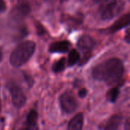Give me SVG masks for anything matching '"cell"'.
Instances as JSON below:
<instances>
[{
  "label": "cell",
  "mask_w": 130,
  "mask_h": 130,
  "mask_svg": "<svg viewBox=\"0 0 130 130\" xmlns=\"http://www.w3.org/2000/svg\"><path fill=\"white\" fill-rule=\"evenodd\" d=\"M84 123V116L82 113L76 114L69 123L68 129L80 130L83 127Z\"/></svg>",
  "instance_id": "obj_9"
},
{
  "label": "cell",
  "mask_w": 130,
  "mask_h": 130,
  "mask_svg": "<svg viewBox=\"0 0 130 130\" xmlns=\"http://www.w3.org/2000/svg\"><path fill=\"white\" fill-rule=\"evenodd\" d=\"M80 59V54L76 50H72L69 54V59H68V66L72 67L75 66Z\"/></svg>",
  "instance_id": "obj_14"
},
{
  "label": "cell",
  "mask_w": 130,
  "mask_h": 130,
  "mask_svg": "<svg viewBox=\"0 0 130 130\" xmlns=\"http://www.w3.org/2000/svg\"><path fill=\"white\" fill-rule=\"evenodd\" d=\"M123 6L122 0H102L99 7L101 18L104 20H110L122 11Z\"/></svg>",
  "instance_id": "obj_3"
},
{
  "label": "cell",
  "mask_w": 130,
  "mask_h": 130,
  "mask_svg": "<svg viewBox=\"0 0 130 130\" xmlns=\"http://www.w3.org/2000/svg\"><path fill=\"white\" fill-rule=\"evenodd\" d=\"M70 43L67 40L57 41L51 43L49 46V52L52 53H63L69 51Z\"/></svg>",
  "instance_id": "obj_7"
},
{
  "label": "cell",
  "mask_w": 130,
  "mask_h": 130,
  "mask_svg": "<svg viewBox=\"0 0 130 130\" xmlns=\"http://www.w3.org/2000/svg\"><path fill=\"white\" fill-rule=\"evenodd\" d=\"M123 117L120 115H113L112 116L109 120L106 123L104 129L107 130H114L117 129L121 124Z\"/></svg>",
  "instance_id": "obj_11"
},
{
  "label": "cell",
  "mask_w": 130,
  "mask_h": 130,
  "mask_svg": "<svg viewBox=\"0 0 130 130\" xmlns=\"http://www.w3.org/2000/svg\"><path fill=\"white\" fill-rule=\"evenodd\" d=\"M126 124V129H129V120H127Z\"/></svg>",
  "instance_id": "obj_19"
},
{
  "label": "cell",
  "mask_w": 130,
  "mask_h": 130,
  "mask_svg": "<svg viewBox=\"0 0 130 130\" xmlns=\"http://www.w3.org/2000/svg\"><path fill=\"white\" fill-rule=\"evenodd\" d=\"M66 66V59L62 57L53 63V65L52 66V71L55 73H59L65 69Z\"/></svg>",
  "instance_id": "obj_13"
},
{
  "label": "cell",
  "mask_w": 130,
  "mask_h": 130,
  "mask_svg": "<svg viewBox=\"0 0 130 130\" xmlns=\"http://www.w3.org/2000/svg\"><path fill=\"white\" fill-rule=\"evenodd\" d=\"M59 100L62 111L66 114L72 113L78 108V101L75 95L71 91H68L62 93Z\"/></svg>",
  "instance_id": "obj_4"
},
{
  "label": "cell",
  "mask_w": 130,
  "mask_h": 130,
  "mask_svg": "<svg viewBox=\"0 0 130 130\" xmlns=\"http://www.w3.org/2000/svg\"><path fill=\"white\" fill-rule=\"evenodd\" d=\"M130 33H129V28L128 27L126 31V36H125V40L126 41L127 43H130Z\"/></svg>",
  "instance_id": "obj_18"
},
{
  "label": "cell",
  "mask_w": 130,
  "mask_h": 130,
  "mask_svg": "<svg viewBox=\"0 0 130 130\" xmlns=\"http://www.w3.org/2000/svg\"><path fill=\"white\" fill-rule=\"evenodd\" d=\"M102 0H94V2H96V3H98V2H101Z\"/></svg>",
  "instance_id": "obj_21"
},
{
  "label": "cell",
  "mask_w": 130,
  "mask_h": 130,
  "mask_svg": "<svg viewBox=\"0 0 130 130\" xmlns=\"http://www.w3.org/2000/svg\"><path fill=\"white\" fill-rule=\"evenodd\" d=\"M35 48L36 44L31 40H26L18 44L10 56L11 65L16 68L24 65L34 53Z\"/></svg>",
  "instance_id": "obj_2"
},
{
  "label": "cell",
  "mask_w": 130,
  "mask_h": 130,
  "mask_svg": "<svg viewBox=\"0 0 130 130\" xmlns=\"http://www.w3.org/2000/svg\"><path fill=\"white\" fill-rule=\"evenodd\" d=\"M0 110H1V103H0Z\"/></svg>",
  "instance_id": "obj_22"
},
{
  "label": "cell",
  "mask_w": 130,
  "mask_h": 130,
  "mask_svg": "<svg viewBox=\"0 0 130 130\" xmlns=\"http://www.w3.org/2000/svg\"><path fill=\"white\" fill-rule=\"evenodd\" d=\"M2 51H1V50H0V62H2Z\"/></svg>",
  "instance_id": "obj_20"
},
{
  "label": "cell",
  "mask_w": 130,
  "mask_h": 130,
  "mask_svg": "<svg viewBox=\"0 0 130 130\" xmlns=\"http://www.w3.org/2000/svg\"><path fill=\"white\" fill-rule=\"evenodd\" d=\"M9 91L11 93L13 105L17 108L22 107L25 104L27 98L21 88L16 85H11L9 86Z\"/></svg>",
  "instance_id": "obj_5"
},
{
  "label": "cell",
  "mask_w": 130,
  "mask_h": 130,
  "mask_svg": "<svg viewBox=\"0 0 130 130\" xmlns=\"http://www.w3.org/2000/svg\"><path fill=\"white\" fill-rule=\"evenodd\" d=\"M124 73L123 62L118 58L109 59L94 67L92 76L97 81L111 85L120 82Z\"/></svg>",
  "instance_id": "obj_1"
},
{
  "label": "cell",
  "mask_w": 130,
  "mask_h": 130,
  "mask_svg": "<svg viewBox=\"0 0 130 130\" xmlns=\"http://www.w3.org/2000/svg\"><path fill=\"white\" fill-rule=\"evenodd\" d=\"M6 10V4L4 0H0V12H4Z\"/></svg>",
  "instance_id": "obj_17"
},
{
  "label": "cell",
  "mask_w": 130,
  "mask_h": 130,
  "mask_svg": "<svg viewBox=\"0 0 130 130\" xmlns=\"http://www.w3.org/2000/svg\"><path fill=\"white\" fill-rule=\"evenodd\" d=\"M77 46L84 53L88 54L94 49L95 42L91 36L85 34L82 35L78 40Z\"/></svg>",
  "instance_id": "obj_6"
},
{
  "label": "cell",
  "mask_w": 130,
  "mask_h": 130,
  "mask_svg": "<svg viewBox=\"0 0 130 130\" xmlns=\"http://www.w3.org/2000/svg\"><path fill=\"white\" fill-rule=\"evenodd\" d=\"M119 94H120L119 88L116 87V88H113L110 89L107 93V101H110V103H115L119 97Z\"/></svg>",
  "instance_id": "obj_15"
},
{
  "label": "cell",
  "mask_w": 130,
  "mask_h": 130,
  "mask_svg": "<svg viewBox=\"0 0 130 130\" xmlns=\"http://www.w3.org/2000/svg\"><path fill=\"white\" fill-rule=\"evenodd\" d=\"M30 11V8L27 3L26 2L19 3L15 7V16L18 18L24 17L28 14Z\"/></svg>",
  "instance_id": "obj_12"
},
{
  "label": "cell",
  "mask_w": 130,
  "mask_h": 130,
  "mask_svg": "<svg viewBox=\"0 0 130 130\" xmlns=\"http://www.w3.org/2000/svg\"><path fill=\"white\" fill-rule=\"evenodd\" d=\"M130 22V14L127 13L122 17H120L117 21L114 22V24L110 27L109 30L110 33H115L117 30H121L122 28L127 27L129 25Z\"/></svg>",
  "instance_id": "obj_8"
},
{
  "label": "cell",
  "mask_w": 130,
  "mask_h": 130,
  "mask_svg": "<svg viewBox=\"0 0 130 130\" xmlns=\"http://www.w3.org/2000/svg\"><path fill=\"white\" fill-rule=\"evenodd\" d=\"M87 94H88V91L86 88H82L78 91V96L81 98H85L87 96Z\"/></svg>",
  "instance_id": "obj_16"
},
{
  "label": "cell",
  "mask_w": 130,
  "mask_h": 130,
  "mask_svg": "<svg viewBox=\"0 0 130 130\" xmlns=\"http://www.w3.org/2000/svg\"><path fill=\"white\" fill-rule=\"evenodd\" d=\"M37 117L38 114L35 110H30L27 116V120L25 124V129H37Z\"/></svg>",
  "instance_id": "obj_10"
}]
</instances>
